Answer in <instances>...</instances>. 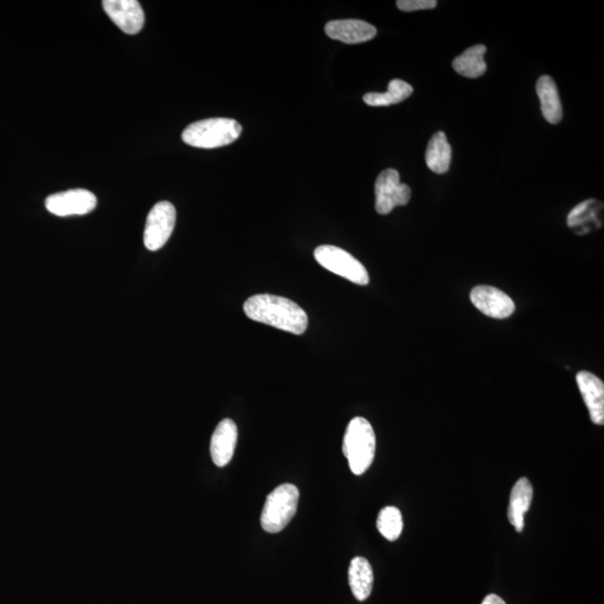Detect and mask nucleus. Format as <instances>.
<instances>
[{
  "instance_id": "1",
  "label": "nucleus",
  "mask_w": 604,
  "mask_h": 604,
  "mask_svg": "<svg viewBox=\"0 0 604 604\" xmlns=\"http://www.w3.org/2000/svg\"><path fill=\"white\" fill-rule=\"evenodd\" d=\"M244 313L253 322L262 323L295 335L304 334L308 327L306 311L283 297L257 295L244 302Z\"/></svg>"
},
{
  "instance_id": "2",
  "label": "nucleus",
  "mask_w": 604,
  "mask_h": 604,
  "mask_svg": "<svg viewBox=\"0 0 604 604\" xmlns=\"http://www.w3.org/2000/svg\"><path fill=\"white\" fill-rule=\"evenodd\" d=\"M376 437L371 423L364 418H354L344 437L343 452L349 468L356 476L365 474L374 461Z\"/></svg>"
},
{
  "instance_id": "3",
  "label": "nucleus",
  "mask_w": 604,
  "mask_h": 604,
  "mask_svg": "<svg viewBox=\"0 0 604 604\" xmlns=\"http://www.w3.org/2000/svg\"><path fill=\"white\" fill-rule=\"evenodd\" d=\"M242 134V126L228 118H212L194 122L184 130V143L195 148L214 149L234 143Z\"/></svg>"
},
{
  "instance_id": "4",
  "label": "nucleus",
  "mask_w": 604,
  "mask_h": 604,
  "mask_svg": "<svg viewBox=\"0 0 604 604\" xmlns=\"http://www.w3.org/2000/svg\"><path fill=\"white\" fill-rule=\"evenodd\" d=\"M299 489L292 484H283L269 495L264 504L261 525L264 531L276 534L285 530L298 508Z\"/></svg>"
},
{
  "instance_id": "5",
  "label": "nucleus",
  "mask_w": 604,
  "mask_h": 604,
  "mask_svg": "<svg viewBox=\"0 0 604 604\" xmlns=\"http://www.w3.org/2000/svg\"><path fill=\"white\" fill-rule=\"evenodd\" d=\"M314 254L316 261L335 275L360 286H366L370 282L366 268L345 250L334 245H320Z\"/></svg>"
},
{
  "instance_id": "6",
  "label": "nucleus",
  "mask_w": 604,
  "mask_h": 604,
  "mask_svg": "<svg viewBox=\"0 0 604 604\" xmlns=\"http://www.w3.org/2000/svg\"><path fill=\"white\" fill-rule=\"evenodd\" d=\"M176 224V209L172 203L164 201L156 204L146 221L144 244L149 251H158L172 237Z\"/></svg>"
},
{
  "instance_id": "7",
  "label": "nucleus",
  "mask_w": 604,
  "mask_h": 604,
  "mask_svg": "<svg viewBox=\"0 0 604 604\" xmlns=\"http://www.w3.org/2000/svg\"><path fill=\"white\" fill-rule=\"evenodd\" d=\"M411 188L400 182L395 169L382 172L375 182V209L381 215L390 214L398 206L407 205L411 200Z\"/></svg>"
},
{
  "instance_id": "8",
  "label": "nucleus",
  "mask_w": 604,
  "mask_h": 604,
  "mask_svg": "<svg viewBox=\"0 0 604 604\" xmlns=\"http://www.w3.org/2000/svg\"><path fill=\"white\" fill-rule=\"evenodd\" d=\"M98 198L87 190L56 193L46 198L45 207L50 213L60 217L86 215L96 209Z\"/></svg>"
},
{
  "instance_id": "9",
  "label": "nucleus",
  "mask_w": 604,
  "mask_h": 604,
  "mask_svg": "<svg viewBox=\"0 0 604 604\" xmlns=\"http://www.w3.org/2000/svg\"><path fill=\"white\" fill-rule=\"evenodd\" d=\"M470 300L481 313L495 319L511 317L516 309L511 297L490 286L474 288L471 290Z\"/></svg>"
},
{
  "instance_id": "10",
  "label": "nucleus",
  "mask_w": 604,
  "mask_h": 604,
  "mask_svg": "<svg viewBox=\"0 0 604 604\" xmlns=\"http://www.w3.org/2000/svg\"><path fill=\"white\" fill-rule=\"evenodd\" d=\"M102 5L107 15L126 34H138L143 30L145 13L136 0H105Z\"/></svg>"
},
{
  "instance_id": "11",
  "label": "nucleus",
  "mask_w": 604,
  "mask_h": 604,
  "mask_svg": "<svg viewBox=\"0 0 604 604\" xmlns=\"http://www.w3.org/2000/svg\"><path fill=\"white\" fill-rule=\"evenodd\" d=\"M325 32L330 39L346 44H360L374 39L376 28L360 20L332 21L326 24Z\"/></svg>"
},
{
  "instance_id": "12",
  "label": "nucleus",
  "mask_w": 604,
  "mask_h": 604,
  "mask_svg": "<svg viewBox=\"0 0 604 604\" xmlns=\"http://www.w3.org/2000/svg\"><path fill=\"white\" fill-rule=\"evenodd\" d=\"M238 442V427L231 419H224L216 427L211 440L212 460L217 467H225L232 460Z\"/></svg>"
},
{
  "instance_id": "13",
  "label": "nucleus",
  "mask_w": 604,
  "mask_h": 604,
  "mask_svg": "<svg viewBox=\"0 0 604 604\" xmlns=\"http://www.w3.org/2000/svg\"><path fill=\"white\" fill-rule=\"evenodd\" d=\"M577 383L594 424H604V384L598 376L590 372H579Z\"/></svg>"
},
{
  "instance_id": "14",
  "label": "nucleus",
  "mask_w": 604,
  "mask_h": 604,
  "mask_svg": "<svg viewBox=\"0 0 604 604\" xmlns=\"http://www.w3.org/2000/svg\"><path fill=\"white\" fill-rule=\"evenodd\" d=\"M602 203L588 200L580 203L570 212L568 226L575 234L585 235L602 226Z\"/></svg>"
},
{
  "instance_id": "15",
  "label": "nucleus",
  "mask_w": 604,
  "mask_h": 604,
  "mask_svg": "<svg viewBox=\"0 0 604 604\" xmlns=\"http://www.w3.org/2000/svg\"><path fill=\"white\" fill-rule=\"evenodd\" d=\"M533 494H534L533 486L525 477L517 480L512 489L511 498H509L508 519L518 533H522L524 526H525V514L531 507Z\"/></svg>"
},
{
  "instance_id": "16",
  "label": "nucleus",
  "mask_w": 604,
  "mask_h": 604,
  "mask_svg": "<svg viewBox=\"0 0 604 604\" xmlns=\"http://www.w3.org/2000/svg\"><path fill=\"white\" fill-rule=\"evenodd\" d=\"M536 92L540 98L543 117L552 125L559 124L563 117V109L554 80L549 75H543L536 83Z\"/></svg>"
},
{
  "instance_id": "17",
  "label": "nucleus",
  "mask_w": 604,
  "mask_h": 604,
  "mask_svg": "<svg viewBox=\"0 0 604 604\" xmlns=\"http://www.w3.org/2000/svg\"><path fill=\"white\" fill-rule=\"evenodd\" d=\"M348 581L354 597L358 601L367 600L371 596L373 584H374V573H373L370 562L362 556L353 559L349 565Z\"/></svg>"
},
{
  "instance_id": "18",
  "label": "nucleus",
  "mask_w": 604,
  "mask_h": 604,
  "mask_svg": "<svg viewBox=\"0 0 604 604\" xmlns=\"http://www.w3.org/2000/svg\"><path fill=\"white\" fill-rule=\"evenodd\" d=\"M427 166L433 173L441 175L449 171L451 163V146L448 143L445 132L439 131L429 141L426 153Z\"/></svg>"
},
{
  "instance_id": "19",
  "label": "nucleus",
  "mask_w": 604,
  "mask_h": 604,
  "mask_svg": "<svg viewBox=\"0 0 604 604\" xmlns=\"http://www.w3.org/2000/svg\"><path fill=\"white\" fill-rule=\"evenodd\" d=\"M487 52L485 45H475L466 50L464 53L457 56L453 61V70L462 77L477 79L486 73L487 64H486L485 54Z\"/></svg>"
},
{
  "instance_id": "20",
  "label": "nucleus",
  "mask_w": 604,
  "mask_h": 604,
  "mask_svg": "<svg viewBox=\"0 0 604 604\" xmlns=\"http://www.w3.org/2000/svg\"><path fill=\"white\" fill-rule=\"evenodd\" d=\"M414 90L403 80H392L389 83L388 91L385 93H366L363 100L371 107H389L407 100L412 96Z\"/></svg>"
},
{
  "instance_id": "21",
  "label": "nucleus",
  "mask_w": 604,
  "mask_h": 604,
  "mask_svg": "<svg viewBox=\"0 0 604 604\" xmlns=\"http://www.w3.org/2000/svg\"><path fill=\"white\" fill-rule=\"evenodd\" d=\"M377 530L390 542L398 540L403 531V518L400 509L393 506L382 509L377 517Z\"/></svg>"
},
{
  "instance_id": "22",
  "label": "nucleus",
  "mask_w": 604,
  "mask_h": 604,
  "mask_svg": "<svg viewBox=\"0 0 604 604\" xmlns=\"http://www.w3.org/2000/svg\"><path fill=\"white\" fill-rule=\"evenodd\" d=\"M436 0H399L398 8L402 12L424 11L437 7Z\"/></svg>"
},
{
  "instance_id": "23",
  "label": "nucleus",
  "mask_w": 604,
  "mask_h": 604,
  "mask_svg": "<svg viewBox=\"0 0 604 604\" xmlns=\"http://www.w3.org/2000/svg\"><path fill=\"white\" fill-rule=\"evenodd\" d=\"M481 604H506V602L502 598L496 596V594H489V596L484 599Z\"/></svg>"
}]
</instances>
